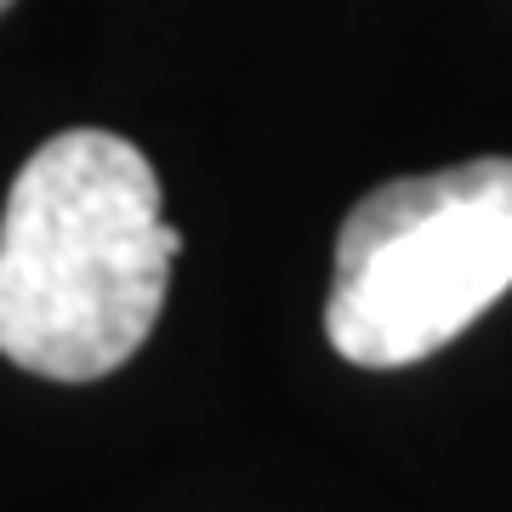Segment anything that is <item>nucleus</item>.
Wrapping results in <instances>:
<instances>
[{"label":"nucleus","instance_id":"f257e3e1","mask_svg":"<svg viewBox=\"0 0 512 512\" xmlns=\"http://www.w3.org/2000/svg\"><path fill=\"white\" fill-rule=\"evenodd\" d=\"M177 251L143 148L57 131L23 160L0 217V353L46 382L114 376L160 319Z\"/></svg>","mask_w":512,"mask_h":512},{"label":"nucleus","instance_id":"f03ea898","mask_svg":"<svg viewBox=\"0 0 512 512\" xmlns=\"http://www.w3.org/2000/svg\"><path fill=\"white\" fill-rule=\"evenodd\" d=\"M512 291V160L370 188L336 234L325 336L359 370L421 365Z\"/></svg>","mask_w":512,"mask_h":512},{"label":"nucleus","instance_id":"7ed1b4c3","mask_svg":"<svg viewBox=\"0 0 512 512\" xmlns=\"http://www.w3.org/2000/svg\"><path fill=\"white\" fill-rule=\"evenodd\" d=\"M6 6H12V0H0V12H6Z\"/></svg>","mask_w":512,"mask_h":512}]
</instances>
